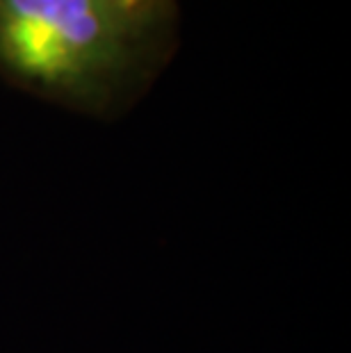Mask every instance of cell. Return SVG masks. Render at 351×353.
Here are the masks:
<instances>
[{
	"label": "cell",
	"instance_id": "1",
	"mask_svg": "<svg viewBox=\"0 0 351 353\" xmlns=\"http://www.w3.org/2000/svg\"><path fill=\"white\" fill-rule=\"evenodd\" d=\"M176 14L114 0H0V76L89 117L121 114L174 55Z\"/></svg>",
	"mask_w": 351,
	"mask_h": 353
},
{
	"label": "cell",
	"instance_id": "2",
	"mask_svg": "<svg viewBox=\"0 0 351 353\" xmlns=\"http://www.w3.org/2000/svg\"><path fill=\"white\" fill-rule=\"evenodd\" d=\"M114 3L128 7L141 14H176L178 0H114Z\"/></svg>",
	"mask_w": 351,
	"mask_h": 353
}]
</instances>
